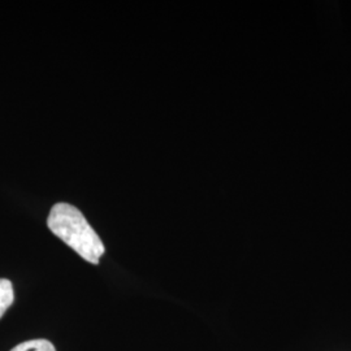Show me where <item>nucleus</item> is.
<instances>
[{"instance_id": "nucleus-1", "label": "nucleus", "mask_w": 351, "mask_h": 351, "mask_svg": "<svg viewBox=\"0 0 351 351\" xmlns=\"http://www.w3.org/2000/svg\"><path fill=\"white\" fill-rule=\"evenodd\" d=\"M47 226L51 232L62 239L86 262L98 264L104 254V245L88 224L82 213L69 203H56L51 208Z\"/></svg>"}, {"instance_id": "nucleus-2", "label": "nucleus", "mask_w": 351, "mask_h": 351, "mask_svg": "<svg viewBox=\"0 0 351 351\" xmlns=\"http://www.w3.org/2000/svg\"><path fill=\"white\" fill-rule=\"evenodd\" d=\"M14 301L12 282L7 278H0V319L7 313Z\"/></svg>"}, {"instance_id": "nucleus-3", "label": "nucleus", "mask_w": 351, "mask_h": 351, "mask_svg": "<svg viewBox=\"0 0 351 351\" xmlns=\"http://www.w3.org/2000/svg\"><path fill=\"white\" fill-rule=\"evenodd\" d=\"M11 351H56L53 343L49 339H30L14 346Z\"/></svg>"}]
</instances>
